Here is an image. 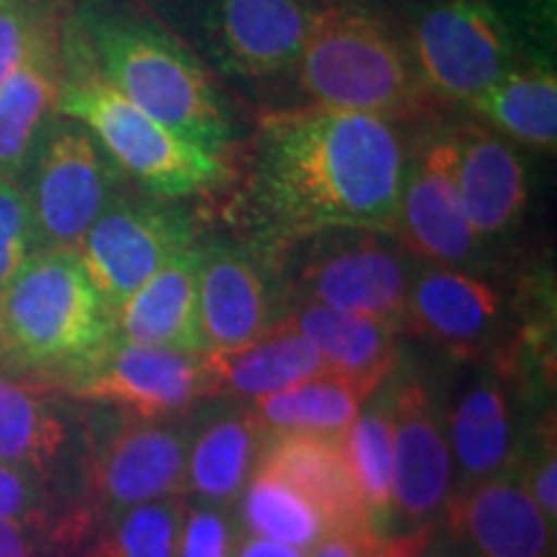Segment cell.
Returning <instances> with one entry per match:
<instances>
[{
    "label": "cell",
    "instance_id": "obj_1",
    "mask_svg": "<svg viewBox=\"0 0 557 557\" xmlns=\"http://www.w3.org/2000/svg\"><path fill=\"white\" fill-rule=\"evenodd\" d=\"M406 165L387 116L312 103L263 120L253 191L295 230H393Z\"/></svg>",
    "mask_w": 557,
    "mask_h": 557
},
{
    "label": "cell",
    "instance_id": "obj_2",
    "mask_svg": "<svg viewBox=\"0 0 557 557\" xmlns=\"http://www.w3.org/2000/svg\"><path fill=\"white\" fill-rule=\"evenodd\" d=\"M116 336L114 312L73 250H34L0 297V357L65 382Z\"/></svg>",
    "mask_w": 557,
    "mask_h": 557
},
{
    "label": "cell",
    "instance_id": "obj_3",
    "mask_svg": "<svg viewBox=\"0 0 557 557\" xmlns=\"http://www.w3.org/2000/svg\"><path fill=\"white\" fill-rule=\"evenodd\" d=\"M88 60L99 75L152 120L222 156L233 124L207 73L176 41L122 18L88 21Z\"/></svg>",
    "mask_w": 557,
    "mask_h": 557
},
{
    "label": "cell",
    "instance_id": "obj_4",
    "mask_svg": "<svg viewBox=\"0 0 557 557\" xmlns=\"http://www.w3.org/2000/svg\"><path fill=\"white\" fill-rule=\"evenodd\" d=\"M60 116L81 122L107 156L158 199H181L218 189L227 178L222 158L152 120L101 78L90 62L62 67Z\"/></svg>",
    "mask_w": 557,
    "mask_h": 557
},
{
    "label": "cell",
    "instance_id": "obj_5",
    "mask_svg": "<svg viewBox=\"0 0 557 557\" xmlns=\"http://www.w3.org/2000/svg\"><path fill=\"white\" fill-rule=\"evenodd\" d=\"M297 65L299 83L315 107L389 120L418 101V78L408 52L367 13H315Z\"/></svg>",
    "mask_w": 557,
    "mask_h": 557
},
{
    "label": "cell",
    "instance_id": "obj_6",
    "mask_svg": "<svg viewBox=\"0 0 557 557\" xmlns=\"http://www.w3.org/2000/svg\"><path fill=\"white\" fill-rule=\"evenodd\" d=\"M114 165L81 122L58 114L41 132L26 191L39 250H73L111 201Z\"/></svg>",
    "mask_w": 557,
    "mask_h": 557
},
{
    "label": "cell",
    "instance_id": "obj_7",
    "mask_svg": "<svg viewBox=\"0 0 557 557\" xmlns=\"http://www.w3.org/2000/svg\"><path fill=\"white\" fill-rule=\"evenodd\" d=\"M191 243V220L181 209L156 201H109L83 238L78 256L114 312Z\"/></svg>",
    "mask_w": 557,
    "mask_h": 557
},
{
    "label": "cell",
    "instance_id": "obj_8",
    "mask_svg": "<svg viewBox=\"0 0 557 557\" xmlns=\"http://www.w3.org/2000/svg\"><path fill=\"white\" fill-rule=\"evenodd\" d=\"M413 60L434 94L472 103L508 73L511 41L485 0H444L418 18Z\"/></svg>",
    "mask_w": 557,
    "mask_h": 557
},
{
    "label": "cell",
    "instance_id": "obj_9",
    "mask_svg": "<svg viewBox=\"0 0 557 557\" xmlns=\"http://www.w3.org/2000/svg\"><path fill=\"white\" fill-rule=\"evenodd\" d=\"M70 395L111 403L137 418H160L209 395L205 354L111 338L101 354L62 382Z\"/></svg>",
    "mask_w": 557,
    "mask_h": 557
},
{
    "label": "cell",
    "instance_id": "obj_10",
    "mask_svg": "<svg viewBox=\"0 0 557 557\" xmlns=\"http://www.w3.org/2000/svg\"><path fill=\"white\" fill-rule=\"evenodd\" d=\"M310 302L398 325L406 318L410 274L398 250L372 235H351L315 250L302 274Z\"/></svg>",
    "mask_w": 557,
    "mask_h": 557
},
{
    "label": "cell",
    "instance_id": "obj_11",
    "mask_svg": "<svg viewBox=\"0 0 557 557\" xmlns=\"http://www.w3.org/2000/svg\"><path fill=\"white\" fill-rule=\"evenodd\" d=\"M189 438L176 426L124 418L94 457L96 496L111 511L186 491Z\"/></svg>",
    "mask_w": 557,
    "mask_h": 557
},
{
    "label": "cell",
    "instance_id": "obj_12",
    "mask_svg": "<svg viewBox=\"0 0 557 557\" xmlns=\"http://www.w3.org/2000/svg\"><path fill=\"white\" fill-rule=\"evenodd\" d=\"M395 227L408 248L436 263H459L475 250L478 235L459 199L449 137L431 143L406 165Z\"/></svg>",
    "mask_w": 557,
    "mask_h": 557
},
{
    "label": "cell",
    "instance_id": "obj_13",
    "mask_svg": "<svg viewBox=\"0 0 557 557\" xmlns=\"http://www.w3.org/2000/svg\"><path fill=\"white\" fill-rule=\"evenodd\" d=\"M393 403V506L423 521L449 496L451 449L426 389L416 382L389 393Z\"/></svg>",
    "mask_w": 557,
    "mask_h": 557
},
{
    "label": "cell",
    "instance_id": "obj_14",
    "mask_svg": "<svg viewBox=\"0 0 557 557\" xmlns=\"http://www.w3.org/2000/svg\"><path fill=\"white\" fill-rule=\"evenodd\" d=\"M116 338L139 346L207 354L199 318V250L186 248L114 310Z\"/></svg>",
    "mask_w": 557,
    "mask_h": 557
},
{
    "label": "cell",
    "instance_id": "obj_15",
    "mask_svg": "<svg viewBox=\"0 0 557 557\" xmlns=\"http://www.w3.org/2000/svg\"><path fill=\"white\" fill-rule=\"evenodd\" d=\"M310 21L302 0H222L214 21L220 62L246 78L287 70L302 52Z\"/></svg>",
    "mask_w": 557,
    "mask_h": 557
},
{
    "label": "cell",
    "instance_id": "obj_16",
    "mask_svg": "<svg viewBox=\"0 0 557 557\" xmlns=\"http://www.w3.org/2000/svg\"><path fill=\"white\" fill-rule=\"evenodd\" d=\"M267 468L310 498L331 532L377 537L369 527L338 436L271 434L259 457Z\"/></svg>",
    "mask_w": 557,
    "mask_h": 557
},
{
    "label": "cell",
    "instance_id": "obj_17",
    "mask_svg": "<svg viewBox=\"0 0 557 557\" xmlns=\"http://www.w3.org/2000/svg\"><path fill=\"white\" fill-rule=\"evenodd\" d=\"M455 184L475 235H498L519 220L527 205V173L519 152L487 129H459Z\"/></svg>",
    "mask_w": 557,
    "mask_h": 557
},
{
    "label": "cell",
    "instance_id": "obj_18",
    "mask_svg": "<svg viewBox=\"0 0 557 557\" xmlns=\"http://www.w3.org/2000/svg\"><path fill=\"white\" fill-rule=\"evenodd\" d=\"M62 39L45 37L0 81V176L16 178L37 148L62 83ZM58 114V111H54Z\"/></svg>",
    "mask_w": 557,
    "mask_h": 557
},
{
    "label": "cell",
    "instance_id": "obj_19",
    "mask_svg": "<svg viewBox=\"0 0 557 557\" xmlns=\"http://www.w3.org/2000/svg\"><path fill=\"white\" fill-rule=\"evenodd\" d=\"M209 395H263L282 393L299 382L329 374L320 354L287 323L269 325L261 336L235 348L205 354Z\"/></svg>",
    "mask_w": 557,
    "mask_h": 557
},
{
    "label": "cell",
    "instance_id": "obj_20",
    "mask_svg": "<svg viewBox=\"0 0 557 557\" xmlns=\"http://www.w3.org/2000/svg\"><path fill=\"white\" fill-rule=\"evenodd\" d=\"M323 357L329 374L351 382L369 400L395 364L393 325L308 302L284 320Z\"/></svg>",
    "mask_w": 557,
    "mask_h": 557
},
{
    "label": "cell",
    "instance_id": "obj_21",
    "mask_svg": "<svg viewBox=\"0 0 557 557\" xmlns=\"http://www.w3.org/2000/svg\"><path fill=\"white\" fill-rule=\"evenodd\" d=\"M455 524L483 557H547L549 527L517 478L493 475L455 506Z\"/></svg>",
    "mask_w": 557,
    "mask_h": 557
},
{
    "label": "cell",
    "instance_id": "obj_22",
    "mask_svg": "<svg viewBox=\"0 0 557 557\" xmlns=\"http://www.w3.org/2000/svg\"><path fill=\"white\" fill-rule=\"evenodd\" d=\"M199 318L207 351L248 344L269 329L267 284L235 250H199Z\"/></svg>",
    "mask_w": 557,
    "mask_h": 557
},
{
    "label": "cell",
    "instance_id": "obj_23",
    "mask_svg": "<svg viewBox=\"0 0 557 557\" xmlns=\"http://www.w3.org/2000/svg\"><path fill=\"white\" fill-rule=\"evenodd\" d=\"M406 318L438 344L468 348L496 323L498 295L462 271L431 269L410 282Z\"/></svg>",
    "mask_w": 557,
    "mask_h": 557
},
{
    "label": "cell",
    "instance_id": "obj_24",
    "mask_svg": "<svg viewBox=\"0 0 557 557\" xmlns=\"http://www.w3.org/2000/svg\"><path fill=\"white\" fill-rule=\"evenodd\" d=\"M267 431L248 416H225L201 431L186 459V491L207 504H227L246 487L261 457Z\"/></svg>",
    "mask_w": 557,
    "mask_h": 557
},
{
    "label": "cell",
    "instance_id": "obj_25",
    "mask_svg": "<svg viewBox=\"0 0 557 557\" xmlns=\"http://www.w3.org/2000/svg\"><path fill=\"white\" fill-rule=\"evenodd\" d=\"M364 403L351 382L318 374L282 393L253 398V418L271 434L341 436L357 421Z\"/></svg>",
    "mask_w": 557,
    "mask_h": 557
},
{
    "label": "cell",
    "instance_id": "obj_26",
    "mask_svg": "<svg viewBox=\"0 0 557 557\" xmlns=\"http://www.w3.org/2000/svg\"><path fill=\"white\" fill-rule=\"evenodd\" d=\"M493 127L517 143L553 150L557 139V81L553 70H508L472 101Z\"/></svg>",
    "mask_w": 557,
    "mask_h": 557
},
{
    "label": "cell",
    "instance_id": "obj_27",
    "mask_svg": "<svg viewBox=\"0 0 557 557\" xmlns=\"http://www.w3.org/2000/svg\"><path fill=\"white\" fill-rule=\"evenodd\" d=\"M65 434L45 387L0 377V462L41 475L60 455Z\"/></svg>",
    "mask_w": 557,
    "mask_h": 557
},
{
    "label": "cell",
    "instance_id": "obj_28",
    "mask_svg": "<svg viewBox=\"0 0 557 557\" xmlns=\"http://www.w3.org/2000/svg\"><path fill=\"white\" fill-rule=\"evenodd\" d=\"M341 451L351 472L369 527L377 537H385L393 513V403L382 395L357 416V421L338 436Z\"/></svg>",
    "mask_w": 557,
    "mask_h": 557
},
{
    "label": "cell",
    "instance_id": "obj_29",
    "mask_svg": "<svg viewBox=\"0 0 557 557\" xmlns=\"http://www.w3.org/2000/svg\"><path fill=\"white\" fill-rule=\"evenodd\" d=\"M451 451L459 468L480 480L500 475L511 462V413L504 389L493 382H480L457 403L449 421Z\"/></svg>",
    "mask_w": 557,
    "mask_h": 557
},
{
    "label": "cell",
    "instance_id": "obj_30",
    "mask_svg": "<svg viewBox=\"0 0 557 557\" xmlns=\"http://www.w3.org/2000/svg\"><path fill=\"white\" fill-rule=\"evenodd\" d=\"M243 519L256 537L297 549H312L325 540L329 524L310 498L274 472L256 465L243 493Z\"/></svg>",
    "mask_w": 557,
    "mask_h": 557
},
{
    "label": "cell",
    "instance_id": "obj_31",
    "mask_svg": "<svg viewBox=\"0 0 557 557\" xmlns=\"http://www.w3.org/2000/svg\"><path fill=\"white\" fill-rule=\"evenodd\" d=\"M186 508L178 498H160L116 511L94 557H178Z\"/></svg>",
    "mask_w": 557,
    "mask_h": 557
},
{
    "label": "cell",
    "instance_id": "obj_32",
    "mask_svg": "<svg viewBox=\"0 0 557 557\" xmlns=\"http://www.w3.org/2000/svg\"><path fill=\"white\" fill-rule=\"evenodd\" d=\"M52 34H60L52 0H0V81Z\"/></svg>",
    "mask_w": 557,
    "mask_h": 557
},
{
    "label": "cell",
    "instance_id": "obj_33",
    "mask_svg": "<svg viewBox=\"0 0 557 557\" xmlns=\"http://www.w3.org/2000/svg\"><path fill=\"white\" fill-rule=\"evenodd\" d=\"M34 222L26 191L16 178L0 176V297L34 253Z\"/></svg>",
    "mask_w": 557,
    "mask_h": 557
},
{
    "label": "cell",
    "instance_id": "obj_34",
    "mask_svg": "<svg viewBox=\"0 0 557 557\" xmlns=\"http://www.w3.org/2000/svg\"><path fill=\"white\" fill-rule=\"evenodd\" d=\"M233 532L214 506H199L184 513L178 537V557H230Z\"/></svg>",
    "mask_w": 557,
    "mask_h": 557
},
{
    "label": "cell",
    "instance_id": "obj_35",
    "mask_svg": "<svg viewBox=\"0 0 557 557\" xmlns=\"http://www.w3.org/2000/svg\"><path fill=\"white\" fill-rule=\"evenodd\" d=\"M45 491L39 472L11 468L0 462V519H37Z\"/></svg>",
    "mask_w": 557,
    "mask_h": 557
},
{
    "label": "cell",
    "instance_id": "obj_36",
    "mask_svg": "<svg viewBox=\"0 0 557 557\" xmlns=\"http://www.w3.org/2000/svg\"><path fill=\"white\" fill-rule=\"evenodd\" d=\"M529 493H532L534 504L542 508V513L553 524L557 513V457L553 447L542 451L537 468L532 470V487H529Z\"/></svg>",
    "mask_w": 557,
    "mask_h": 557
},
{
    "label": "cell",
    "instance_id": "obj_37",
    "mask_svg": "<svg viewBox=\"0 0 557 557\" xmlns=\"http://www.w3.org/2000/svg\"><path fill=\"white\" fill-rule=\"evenodd\" d=\"M380 537H359V534H325L323 542H318L315 553L310 557H372L374 545Z\"/></svg>",
    "mask_w": 557,
    "mask_h": 557
},
{
    "label": "cell",
    "instance_id": "obj_38",
    "mask_svg": "<svg viewBox=\"0 0 557 557\" xmlns=\"http://www.w3.org/2000/svg\"><path fill=\"white\" fill-rule=\"evenodd\" d=\"M0 557H37L24 521L0 519Z\"/></svg>",
    "mask_w": 557,
    "mask_h": 557
},
{
    "label": "cell",
    "instance_id": "obj_39",
    "mask_svg": "<svg viewBox=\"0 0 557 557\" xmlns=\"http://www.w3.org/2000/svg\"><path fill=\"white\" fill-rule=\"evenodd\" d=\"M238 557H308V555H305L302 549L284 545V542L253 537V540L243 542Z\"/></svg>",
    "mask_w": 557,
    "mask_h": 557
},
{
    "label": "cell",
    "instance_id": "obj_40",
    "mask_svg": "<svg viewBox=\"0 0 557 557\" xmlns=\"http://www.w3.org/2000/svg\"><path fill=\"white\" fill-rule=\"evenodd\" d=\"M416 557H423V553H421V555H416Z\"/></svg>",
    "mask_w": 557,
    "mask_h": 557
}]
</instances>
